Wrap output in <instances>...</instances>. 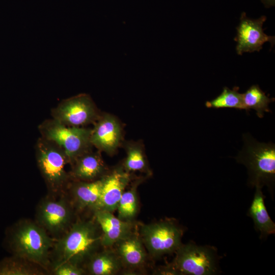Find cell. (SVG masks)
I'll return each instance as SVG.
<instances>
[{
  "instance_id": "cell-20",
  "label": "cell",
  "mask_w": 275,
  "mask_h": 275,
  "mask_svg": "<svg viewBox=\"0 0 275 275\" xmlns=\"http://www.w3.org/2000/svg\"><path fill=\"white\" fill-rule=\"evenodd\" d=\"M126 153L123 164L128 172L149 171L146 155L142 143L138 142H127L124 144Z\"/></svg>"
},
{
  "instance_id": "cell-17",
  "label": "cell",
  "mask_w": 275,
  "mask_h": 275,
  "mask_svg": "<svg viewBox=\"0 0 275 275\" xmlns=\"http://www.w3.org/2000/svg\"><path fill=\"white\" fill-rule=\"evenodd\" d=\"M253 200L248 209V215L254 222L255 229L260 233L261 238H265L275 233V224L266 209L262 188L256 187Z\"/></svg>"
},
{
  "instance_id": "cell-13",
  "label": "cell",
  "mask_w": 275,
  "mask_h": 275,
  "mask_svg": "<svg viewBox=\"0 0 275 275\" xmlns=\"http://www.w3.org/2000/svg\"><path fill=\"white\" fill-rule=\"evenodd\" d=\"M38 213L40 225L54 233L64 230L71 217L70 209L63 199L44 201L39 206Z\"/></svg>"
},
{
  "instance_id": "cell-1",
  "label": "cell",
  "mask_w": 275,
  "mask_h": 275,
  "mask_svg": "<svg viewBox=\"0 0 275 275\" xmlns=\"http://www.w3.org/2000/svg\"><path fill=\"white\" fill-rule=\"evenodd\" d=\"M244 145L236 157L248 169V184L252 187L266 186L273 197L275 184V145L261 143L243 134Z\"/></svg>"
},
{
  "instance_id": "cell-5",
  "label": "cell",
  "mask_w": 275,
  "mask_h": 275,
  "mask_svg": "<svg viewBox=\"0 0 275 275\" xmlns=\"http://www.w3.org/2000/svg\"><path fill=\"white\" fill-rule=\"evenodd\" d=\"M38 130L41 136L62 148L70 164L77 157L93 147L90 128L66 126L51 118L42 121L38 126Z\"/></svg>"
},
{
  "instance_id": "cell-21",
  "label": "cell",
  "mask_w": 275,
  "mask_h": 275,
  "mask_svg": "<svg viewBox=\"0 0 275 275\" xmlns=\"http://www.w3.org/2000/svg\"><path fill=\"white\" fill-rule=\"evenodd\" d=\"M142 179H138L130 188L125 190L119 201L117 210L118 217L127 222H133L138 209L137 187Z\"/></svg>"
},
{
  "instance_id": "cell-22",
  "label": "cell",
  "mask_w": 275,
  "mask_h": 275,
  "mask_svg": "<svg viewBox=\"0 0 275 275\" xmlns=\"http://www.w3.org/2000/svg\"><path fill=\"white\" fill-rule=\"evenodd\" d=\"M239 89L236 86L232 90L226 87H224L223 91L218 96L205 102L206 107L216 109L233 108L239 110L245 109L242 94L239 93Z\"/></svg>"
},
{
  "instance_id": "cell-24",
  "label": "cell",
  "mask_w": 275,
  "mask_h": 275,
  "mask_svg": "<svg viewBox=\"0 0 275 275\" xmlns=\"http://www.w3.org/2000/svg\"><path fill=\"white\" fill-rule=\"evenodd\" d=\"M85 273V270L80 266L70 262L57 265L54 270L56 275H82Z\"/></svg>"
},
{
  "instance_id": "cell-12",
  "label": "cell",
  "mask_w": 275,
  "mask_h": 275,
  "mask_svg": "<svg viewBox=\"0 0 275 275\" xmlns=\"http://www.w3.org/2000/svg\"><path fill=\"white\" fill-rule=\"evenodd\" d=\"M100 152L92 148L77 157L71 164L70 179L91 181L104 176L107 173V168Z\"/></svg>"
},
{
  "instance_id": "cell-9",
  "label": "cell",
  "mask_w": 275,
  "mask_h": 275,
  "mask_svg": "<svg viewBox=\"0 0 275 275\" xmlns=\"http://www.w3.org/2000/svg\"><path fill=\"white\" fill-rule=\"evenodd\" d=\"M266 17L262 16L258 19L248 18L245 12H242L240 23L236 28L237 34L234 40L237 42L236 52L241 55L243 52L259 51L263 44L269 42L271 46L274 44V37L268 36L264 33L263 24Z\"/></svg>"
},
{
  "instance_id": "cell-16",
  "label": "cell",
  "mask_w": 275,
  "mask_h": 275,
  "mask_svg": "<svg viewBox=\"0 0 275 275\" xmlns=\"http://www.w3.org/2000/svg\"><path fill=\"white\" fill-rule=\"evenodd\" d=\"M103 176L94 181L73 180L69 182L68 186L74 201L79 209L89 208L94 210L101 193Z\"/></svg>"
},
{
  "instance_id": "cell-10",
  "label": "cell",
  "mask_w": 275,
  "mask_h": 275,
  "mask_svg": "<svg viewBox=\"0 0 275 275\" xmlns=\"http://www.w3.org/2000/svg\"><path fill=\"white\" fill-rule=\"evenodd\" d=\"M91 128V143L100 152L114 154L122 138V128L118 119L113 115L101 113Z\"/></svg>"
},
{
  "instance_id": "cell-7",
  "label": "cell",
  "mask_w": 275,
  "mask_h": 275,
  "mask_svg": "<svg viewBox=\"0 0 275 275\" xmlns=\"http://www.w3.org/2000/svg\"><path fill=\"white\" fill-rule=\"evenodd\" d=\"M139 232L149 254L159 258L176 252L182 244L184 230L175 221L165 219L143 225Z\"/></svg>"
},
{
  "instance_id": "cell-26",
  "label": "cell",
  "mask_w": 275,
  "mask_h": 275,
  "mask_svg": "<svg viewBox=\"0 0 275 275\" xmlns=\"http://www.w3.org/2000/svg\"><path fill=\"white\" fill-rule=\"evenodd\" d=\"M266 8H269L274 6L275 5V0H261Z\"/></svg>"
},
{
  "instance_id": "cell-8",
  "label": "cell",
  "mask_w": 275,
  "mask_h": 275,
  "mask_svg": "<svg viewBox=\"0 0 275 275\" xmlns=\"http://www.w3.org/2000/svg\"><path fill=\"white\" fill-rule=\"evenodd\" d=\"M101 114L90 96L85 93L62 100L50 113L51 118L72 127L93 124Z\"/></svg>"
},
{
  "instance_id": "cell-4",
  "label": "cell",
  "mask_w": 275,
  "mask_h": 275,
  "mask_svg": "<svg viewBox=\"0 0 275 275\" xmlns=\"http://www.w3.org/2000/svg\"><path fill=\"white\" fill-rule=\"evenodd\" d=\"M35 151L38 168L49 189L57 192L68 186L71 179L65 167L69 162L62 148L40 136L36 142Z\"/></svg>"
},
{
  "instance_id": "cell-18",
  "label": "cell",
  "mask_w": 275,
  "mask_h": 275,
  "mask_svg": "<svg viewBox=\"0 0 275 275\" xmlns=\"http://www.w3.org/2000/svg\"><path fill=\"white\" fill-rule=\"evenodd\" d=\"M123 268L115 251L106 250L96 252L88 259L87 269L93 275H114Z\"/></svg>"
},
{
  "instance_id": "cell-25",
  "label": "cell",
  "mask_w": 275,
  "mask_h": 275,
  "mask_svg": "<svg viewBox=\"0 0 275 275\" xmlns=\"http://www.w3.org/2000/svg\"><path fill=\"white\" fill-rule=\"evenodd\" d=\"M157 274H179L172 263L161 266L156 271Z\"/></svg>"
},
{
  "instance_id": "cell-15",
  "label": "cell",
  "mask_w": 275,
  "mask_h": 275,
  "mask_svg": "<svg viewBox=\"0 0 275 275\" xmlns=\"http://www.w3.org/2000/svg\"><path fill=\"white\" fill-rule=\"evenodd\" d=\"M114 246L123 268L134 270L144 265L147 253L139 233L133 231Z\"/></svg>"
},
{
  "instance_id": "cell-11",
  "label": "cell",
  "mask_w": 275,
  "mask_h": 275,
  "mask_svg": "<svg viewBox=\"0 0 275 275\" xmlns=\"http://www.w3.org/2000/svg\"><path fill=\"white\" fill-rule=\"evenodd\" d=\"M131 181L130 173L123 166L118 167L103 176V183L99 199L94 209L113 212L117 210L119 201Z\"/></svg>"
},
{
  "instance_id": "cell-6",
  "label": "cell",
  "mask_w": 275,
  "mask_h": 275,
  "mask_svg": "<svg viewBox=\"0 0 275 275\" xmlns=\"http://www.w3.org/2000/svg\"><path fill=\"white\" fill-rule=\"evenodd\" d=\"M172 263L179 274L213 275L220 272L217 249L198 245L193 242L182 244L175 253Z\"/></svg>"
},
{
  "instance_id": "cell-19",
  "label": "cell",
  "mask_w": 275,
  "mask_h": 275,
  "mask_svg": "<svg viewBox=\"0 0 275 275\" xmlns=\"http://www.w3.org/2000/svg\"><path fill=\"white\" fill-rule=\"evenodd\" d=\"M242 98L244 110L246 113L253 109L260 118L263 117L264 112H271L269 104L274 101V98H269L266 96L257 85H252L243 93Z\"/></svg>"
},
{
  "instance_id": "cell-23",
  "label": "cell",
  "mask_w": 275,
  "mask_h": 275,
  "mask_svg": "<svg viewBox=\"0 0 275 275\" xmlns=\"http://www.w3.org/2000/svg\"><path fill=\"white\" fill-rule=\"evenodd\" d=\"M21 258L14 255L0 261V275H33L38 274L29 265L22 262Z\"/></svg>"
},
{
  "instance_id": "cell-2",
  "label": "cell",
  "mask_w": 275,
  "mask_h": 275,
  "mask_svg": "<svg viewBox=\"0 0 275 275\" xmlns=\"http://www.w3.org/2000/svg\"><path fill=\"white\" fill-rule=\"evenodd\" d=\"M102 232L98 224L92 221L74 224L57 242V265L64 262L80 264L97 252L102 246Z\"/></svg>"
},
{
  "instance_id": "cell-14",
  "label": "cell",
  "mask_w": 275,
  "mask_h": 275,
  "mask_svg": "<svg viewBox=\"0 0 275 275\" xmlns=\"http://www.w3.org/2000/svg\"><path fill=\"white\" fill-rule=\"evenodd\" d=\"M94 217L102 232V246L109 249L133 231V222H127L115 216L113 212L94 211Z\"/></svg>"
},
{
  "instance_id": "cell-3",
  "label": "cell",
  "mask_w": 275,
  "mask_h": 275,
  "mask_svg": "<svg viewBox=\"0 0 275 275\" xmlns=\"http://www.w3.org/2000/svg\"><path fill=\"white\" fill-rule=\"evenodd\" d=\"M7 241L14 256L41 265L48 260L52 240L40 225L20 223L9 231Z\"/></svg>"
}]
</instances>
